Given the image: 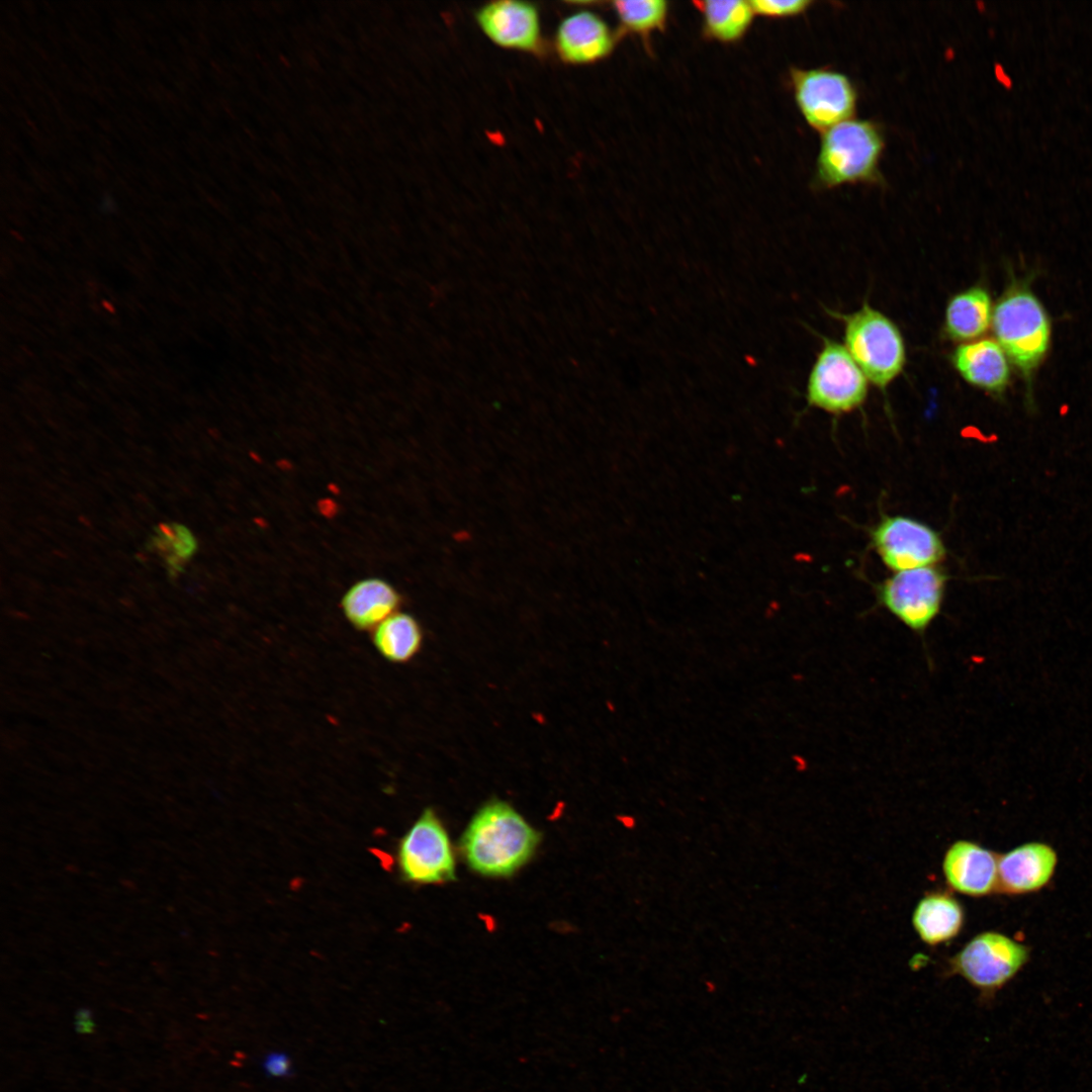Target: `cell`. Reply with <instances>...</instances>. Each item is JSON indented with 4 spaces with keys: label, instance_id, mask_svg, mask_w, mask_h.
<instances>
[{
    "label": "cell",
    "instance_id": "17",
    "mask_svg": "<svg viewBox=\"0 0 1092 1092\" xmlns=\"http://www.w3.org/2000/svg\"><path fill=\"white\" fill-rule=\"evenodd\" d=\"M992 301L987 289L976 285L952 295L947 301L943 332L960 344L978 340L992 323Z\"/></svg>",
    "mask_w": 1092,
    "mask_h": 1092
},
{
    "label": "cell",
    "instance_id": "7",
    "mask_svg": "<svg viewBox=\"0 0 1092 1092\" xmlns=\"http://www.w3.org/2000/svg\"><path fill=\"white\" fill-rule=\"evenodd\" d=\"M395 861L400 878L406 883L431 885L454 880L453 848L433 809H425L399 839Z\"/></svg>",
    "mask_w": 1092,
    "mask_h": 1092
},
{
    "label": "cell",
    "instance_id": "5",
    "mask_svg": "<svg viewBox=\"0 0 1092 1092\" xmlns=\"http://www.w3.org/2000/svg\"><path fill=\"white\" fill-rule=\"evenodd\" d=\"M1029 954V948L1012 937L984 931L948 960L947 972L965 979L987 999L1018 974Z\"/></svg>",
    "mask_w": 1092,
    "mask_h": 1092
},
{
    "label": "cell",
    "instance_id": "19",
    "mask_svg": "<svg viewBox=\"0 0 1092 1092\" xmlns=\"http://www.w3.org/2000/svg\"><path fill=\"white\" fill-rule=\"evenodd\" d=\"M372 643L389 662L404 663L421 650L423 632L411 615L396 612L372 631Z\"/></svg>",
    "mask_w": 1092,
    "mask_h": 1092
},
{
    "label": "cell",
    "instance_id": "8",
    "mask_svg": "<svg viewBox=\"0 0 1092 1092\" xmlns=\"http://www.w3.org/2000/svg\"><path fill=\"white\" fill-rule=\"evenodd\" d=\"M868 383L844 345L824 338L808 377L807 403L835 415L849 413L866 400Z\"/></svg>",
    "mask_w": 1092,
    "mask_h": 1092
},
{
    "label": "cell",
    "instance_id": "4",
    "mask_svg": "<svg viewBox=\"0 0 1092 1092\" xmlns=\"http://www.w3.org/2000/svg\"><path fill=\"white\" fill-rule=\"evenodd\" d=\"M840 318L844 324V347L868 380L880 389H886L901 374L906 363V347L900 330L886 314L867 302Z\"/></svg>",
    "mask_w": 1092,
    "mask_h": 1092
},
{
    "label": "cell",
    "instance_id": "11",
    "mask_svg": "<svg viewBox=\"0 0 1092 1092\" xmlns=\"http://www.w3.org/2000/svg\"><path fill=\"white\" fill-rule=\"evenodd\" d=\"M475 18L482 32L500 48L531 54L542 51L540 16L530 2H489L477 10Z\"/></svg>",
    "mask_w": 1092,
    "mask_h": 1092
},
{
    "label": "cell",
    "instance_id": "20",
    "mask_svg": "<svg viewBox=\"0 0 1092 1092\" xmlns=\"http://www.w3.org/2000/svg\"><path fill=\"white\" fill-rule=\"evenodd\" d=\"M696 4L703 16L705 32L723 42L741 38L755 15L750 1L710 0Z\"/></svg>",
    "mask_w": 1092,
    "mask_h": 1092
},
{
    "label": "cell",
    "instance_id": "13",
    "mask_svg": "<svg viewBox=\"0 0 1092 1092\" xmlns=\"http://www.w3.org/2000/svg\"><path fill=\"white\" fill-rule=\"evenodd\" d=\"M942 873L948 887L966 896L984 897L997 891L998 855L969 840H958L945 851Z\"/></svg>",
    "mask_w": 1092,
    "mask_h": 1092
},
{
    "label": "cell",
    "instance_id": "22",
    "mask_svg": "<svg viewBox=\"0 0 1092 1092\" xmlns=\"http://www.w3.org/2000/svg\"><path fill=\"white\" fill-rule=\"evenodd\" d=\"M807 0H754L750 1L755 15L769 18L791 17L805 12L812 4Z\"/></svg>",
    "mask_w": 1092,
    "mask_h": 1092
},
{
    "label": "cell",
    "instance_id": "16",
    "mask_svg": "<svg viewBox=\"0 0 1092 1092\" xmlns=\"http://www.w3.org/2000/svg\"><path fill=\"white\" fill-rule=\"evenodd\" d=\"M400 596L387 581L368 577L352 584L341 600V609L348 622L358 631H373L395 614Z\"/></svg>",
    "mask_w": 1092,
    "mask_h": 1092
},
{
    "label": "cell",
    "instance_id": "15",
    "mask_svg": "<svg viewBox=\"0 0 1092 1092\" xmlns=\"http://www.w3.org/2000/svg\"><path fill=\"white\" fill-rule=\"evenodd\" d=\"M951 363L966 382L989 393L1001 394L1009 383V359L995 340L960 344L951 354Z\"/></svg>",
    "mask_w": 1092,
    "mask_h": 1092
},
{
    "label": "cell",
    "instance_id": "6",
    "mask_svg": "<svg viewBox=\"0 0 1092 1092\" xmlns=\"http://www.w3.org/2000/svg\"><path fill=\"white\" fill-rule=\"evenodd\" d=\"M946 580L935 565L898 571L878 586L877 600L926 648L925 634L942 608Z\"/></svg>",
    "mask_w": 1092,
    "mask_h": 1092
},
{
    "label": "cell",
    "instance_id": "12",
    "mask_svg": "<svg viewBox=\"0 0 1092 1092\" xmlns=\"http://www.w3.org/2000/svg\"><path fill=\"white\" fill-rule=\"evenodd\" d=\"M1058 854L1048 843L1030 841L998 855L997 891L1026 895L1044 888L1053 879Z\"/></svg>",
    "mask_w": 1092,
    "mask_h": 1092
},
{
    "label": "cell",
    "instance_id": "18",
    "mask_svg": "<svg viewBox=\"0 0 1092 1092\" xmlns=\"http://www.w3.org/2000/svg\"><path fill=\"white\" fill-rule=\"evenodd\" d=\"M965 923L962 904L944 891L931 892L917 903L912 924L919 938L928 945L947 942L959 935Z\"/></svg>",
    "mask_w": 1092,
    "mask_h": 1092
},
{
    "label": "cell",
    "instance_id": "10",
    "mask_svg": "<svg viewBox=\"0 0 1092 1092\" xmlns=\"http://www.w3.org/2000/svg\"><path fill=\"white\" fill-rule=\"evenodd\" d=\"M871 540L886 566L895 572L934 566L945 555L939 534L906 516H886L874 527Z\"/></svg>",
    "mask_w": 1092,
    "mask_h": 1092
},
{
    "label": "cell",
    "instance_id": "2",
    "mask_svg": "<svg viewBox=\"0 0 1092 1092\" xmlns=\"http://www.w3.org/2000/svg\"><path fill=\"white\" fill-rule=\"evenodd\" d=\"M884 149L880 127L869 120L848 119L825 130L817 158L815 179L819 186L875 182Z\"/></svg>",
    "mask_w": 1092,
    "mask_h": 1092
},
{
    "label": "cell",
    "instance_id": "1",
    "mask_svg": "<svg viewBox=\"0 0 1092 1092\" xmlns=\"http://www.w3.org/2000/svg\"><path fill=\"white\" fill-rule=\"evenodd\" d=\"M539 842V832L514 807L494 800L472 817L460 839V850L472 871L500 878L527 863Z\"/></svg>",
    "mask_w": 1092,
    "mask_h": 1092
},
{
    "label": "cell",
    "instance_id": "21",
    "mask_svg": "<svg viewBox=\"0 0 1092 1092\" xmlns=\"http://www.w3.org/2000/svg\"><path fill=\"white\" fill-rule=\"evenodd\" d=\"M613 9L621 25L638 34L661 30L668 14L663 0H620L613 2Z\"/></svg>",
    "mask_w": 1092,
    "mask_h": 1092
},
{
    "label": "cell",
    "instance_id": "14",
    "mask_svg": "<svg viewBox=\"0 0 1092 1092\" xmlns=\"http://www.w3.org/2000/svg\"><path fill=\"white\" fill-rule=\"evenodd\" d=\"M558 57L570 65H589L608 57L615 36L609 25L596 13L577 11L565 17L555 33Z\"/></svg>",
    "mask_w": 1092,
    "mask_h": 1092
},
{
    "label": "cell",
    "instance_id": "23",
    "mask_svg": "<svg viewBox=\"0 0 1092 1092\" xmlns=\"http://www.w3.org/2000/svg\"><path fill=\"white\" fill-rule=\"evenodd\" d=\"M267 1070L273 1074H284L287 1070L288 1063L283 1056L274 1055L273 1058H269L266 1064Z\"/></svg>",
    "mask_w": 1092,
    "mask_h": 1092
},
{
    "label": "cell",
    "instance_id": "9",
    "mask_svg": "<svg viewBox=\"0 0 1092 1092\" xmlns=\"http://www.w3.org/2000/svg\"><path fill=\"white\" fill-rule=\"evenodd\" d=\"M791 80L796 103L813 128L824 132L851 119L857 96L844 74L827 69H793Z\"/></svg>",
    "mask_w": 1092,
    "mask_h": 1092
},
{
    "label": "cell",
    "instance_id": "3",
    "mask_svg": "<svg viewBox=\"0 0 1092 1092\" xmlns=\"http://www.w3.org/2000/svg\"><path fill=\"white\" fill-rule=\"evenodd\" d=\"M991 326L1009 361L1029 377L1051 340V324L1041 302L1027 288L1013 286L995 304Z\"/></svg>",
    "mask_w": 1092,
    "mask_h": 1092
}]
</instances>
